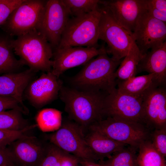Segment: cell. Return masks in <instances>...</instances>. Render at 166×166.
I'll use <instances>...</instances> for the list:
<instances>
[{
	"label": "cell",
	"mask_w": 166,
	"mask_h": 166,
	"mask_svg": "<svg viewBox=\"0 0 166 166\" xmlns=\"http://www.w3.org/2000/svg\"><path fill=\"white\" fill-rule=\"evenodd\" d=\"M121 61L109 57L105 50L85 64L71 78L72 87L81 91L109 93L116 88L115 73Z\"/></svg>",
	"instance_id": "obj_1"
},
{
	"label": "cell",
	"mask_w": 166,
	"mask_h": 166,
	"mask_svg": "<svg viewBox=\"0 0 166 166\" xmlns=\"http://www.w3.org/2000/svg\"><path fill=\"white\" fill-rule=\"evenodd\" d=\"M107 94L77 90L62 85L59 95L70 118L83 129L103 119V106Z\"/></svg>",
	"instance_id": "obj_2"
},
{
	"label": "cell",
	"mask_w": 166,
	"mask_h": 166,
	"mask_svg": "<svg viewBox=\"0 0 166 166\" xmlns=\"http://www.w3.org/2000/svg\"><path fill=\"white\" fill-rule=\"evenodd\" d=\"M12 45L14 54L30 69L36 73L51 71L53 49L38 30L17 37Z\"/></svg>",
	"instance_id": "obj_3"
},
{
	"label": "cell",
	"mask_w": 166,
	"mask_h": 166,
	"mask_svg": "<svg viewBox=\"0 0 166 166\" xmlns=\"http://www.w3.org/2000/svg\"><path fill=\"white\" fill-rule=\"evenodd\" d=\"M101 8L70 18L56 48L66 47H97Z\"/></svg>",
	"instance_id": "obj_4"
},
{
	"label": "cell",
	"mask_w": 166,
	"mask_h": 166,
	"mask_svg": "<svg viewBox=\"0 0 166 166\" xmlns=\"http://www.w3.org/2000/svg\"><path fill=\"white\" fill-rule=\"evenodd\" d=\"M89 128L134 149L148 140V132L143 123L111 117L97 121Z\"/></svg>",
	"instance_id": "obj_5"
},
{
	"label": "cell",
	"mask_w": 166,
	"mask_h": 166,
	"mask_svg": "<svg viewBox=\"0 0 166 166\" xmlns=\"http://www.w3.org/2000/svg\"><path fill=\"white\" fill-rule=\"evenodd\" d=\"M46 1L25 0L11 13L2 25L8 35L13 37L38 30Z\"/></svg>",
	"instance_id": "obj_6"
},
{
	"label": "cell",
	"mask_w": 166,
	"mask_h": 166,
	"mask_svg": "<svg viewBox=\"0 0 166 166\" xmlns=\"http://www.w3.org/2000/svg\"><path fill=\"white\" fill-rule=\"evenodd\" d=\"M101 6L99 40L106 43L108 54L116 60H121L134 41L132 35L116 21L106 7Z\"/></svg>",
	"instance_id": "obj_7"
},
{
	"label": "cell",
	"mask_w": 166,
	"mask_h": 166,
	"mask_svg": "<svg viewBox=\"0 0 166 166\" xmlns=\"http://www.w3.org/2000/svg\"><path fill=\"white\" fill-rule=\"evenodd\" d=\"M103 112L107 117L144 123L142 98L121 92L116 88L105 96Z\"/></svg>",
	"instance_id": "obj_8"
},
{
	"label": "cell",
	"mask_w": 166,
	"mask_h": 166,
	"mask_svg": "<svg viewBox=\"0 0 166 166\" xmlns=\"http://www.w3.org/2000/svg\"><path fill=\"white\" fill-rule=\"evenodd\" d=\"M83 129L75 122L66 121L50 137V142L64 152L80 160L97 159L85 140Z\"/></svg>",
	"instance_id": "obj_9"
},
{
	"label": "cell",
	"mask_w": 166,
	"mask_h": 166,
	"mask_svg": "<svg viewBox=\"0 0 166 166\" xmlns=\"http://www.w3.org/2000/svg\"><path fill=\"white\" fill-rule=\"evenodd\" d=\"M70 16L62 0L46 1L38 31L45 37L53 49L59 45Z\"/></svg>",
	"instance_id": "obj_10"
},
{
	"label": "cell",
	"mask_w": 166,
	"mask_h": 166,
	"mask_svg": "<svg viewBox=\"0 0 166 166\" xmlns=\"http://www.w3.org/2000/svg\"><path fill=\"white\" fill-rule=\"evenodd\" d=\"M132 36L143 56L166 41V23L152 17L145 9L137 21Z\"/></svg>",
	"instance_id": "obj_11"
},
{
	"label": "cell",
	"mask_w": 166,
	"mask_h": 166,
	"mask_svg": "<svg viewBox=\"0 0 166 166\" xmlns=\"http://www.w3.org/2000/svg\"><path fill=\"white\" fill-rule=\"evenodd\" d=\"M106 50L104 46L98 47H66L53 51L51 72L58 77L66 71L81 65Z\"/></svg>",
	"instance_id": "obj_12"
},
{
	"label": "cell",
	"mask_w": 166,
	"mask_h": 166,
	"mask_svg": "<svg viewBox=\"0 0 166 166\" xmlns=\"http://www.w3.org/2000/svg\"><path fill=\"white\" fill-rule=\"evenodd\" d=\"M62 85L51 71L44 73L29 84L25 89L26 98L34 107L41 108L56 98Z\"/></svg>",
	"instance_id": "obj_13"
},
{
	"label": "cell",
	"mask_w": 166,
	"mask_h": 166,
	"mask_svg": "<svg viewBox=\"0 0 166 166\" xmlns=\"http://www.w3.org/2000/svg\"><path fill=\"white\" fill-rule=\"evenodd\" d=\"M116 21L132 35L137 21L145 9L144 0H100Z\"/></svg>",
	"instance_id": "obj_14"
},
{
	"label": "cell",
	"mask_w": 166,
	"mask_h": 166,
	"mask_svg": "<svg viewBox=\"0 0 166 166\" xmlns=\"http://www.w3.org/2000/svg\"><path fill=\"white\" fill-rule=\"evenodd\" d=\"M144 111V123L156 129L166 128L165 87L156 86L142 97Z\"/></svg>",
	"instance_id": "obj_15"
},
{
	"label": "cell",
	"mask_w": 166,
	"mask_h": 166,
	"mask_svg": "<svg viewBox=\"0 0 166 166\" xmlns=\"http://www.w3.org/2000/svg\"><path fill=\"white\" fill-rule=\"evenodd\" d=\"M9 149L18 166H38L45 154L44 148L34 136L26 135L17 140Z\"/></svg>",
	"instance_id": "obj_16"
},
{
	"label": "cell",
	"mask_w": 166,
	"mask_h": 166,
	"mask_svg": "<svg viewBox=\"0 0 166 166\" xmlns=\"http://www.w3.org/2000/svg\"><path fill=\"white\" fill-rule=\"evenodd\" d=\"M35 73L29 69L21 72L8 73L0 76V96L14 98L28 111L24 103L23 95Z\"/></svg>",
	"instance_id": "obj_17"
},
{
	"label": "cell",
	"mask_w": 166,
	"mask_h": 166,
	"mask_svg": "<svg viewBox=\"0 0 166 166\" xmlns=\"http://www.w3.org/2000/svg\"><path fill=\"white\" fill-rule=\"evenodd\" d=\"M142 72L153 74L159 85L165 87L166 41L142 56L137 66V73Z\"/></svg>",
	"instance_id": "obj_18"
},
{
	"label": "cell",
	"mask_w": 166,
	"mask_h": 166,
	"mask_svg": "<svg viewBox=\"0 0 166 166\" xmlns=\"http://www.w3.org/2000/svg\"><path fill=\"white\" fill-rule=\"evenodd\" d=\"M85 138L97 159L109 157L111 155L124 148L125 145L93 130H91Z\"/></svg>",
	"instance_id": "obj_19"
},
{
	"label": "cell",
	"mask_w": 166,
	"mask_h": 166,
	"mask_svg": "<svg viewBox=\"0 0 166 166\" xmlns=\"http://www.w3.org/2000/svg\"><path fill=\"white\" fill-rule=\"evenodd\" d=\"M117 85L120 91L140 98L150 89L160 86L153 74L135 76L124 81H117Z\"/></svg>",
	"instance_id": "obj_20"
},
{
	"label": "cell",
	"mask_w": 166,
	"mask_h": 166,
	"mask_svg": "<svg viewBox=\"0 0 166 166\" xmlns=\"http://www.w3.org/2000/svg\"><path fill=\"white\" fill-rule=\"evenodd\" d=\"M13 37L0 36V74L18 72L25 65L14 55Z\"/></svg>",
	"instance_id": "obj_21"
},
{
	"label": "cell",
	"mask_w": 166,
	"mask_h": 166,
	"mask_svg": "<svg viewBox=\"0 0 166 166\" xmlns=\"http://www.w3.org/2000/svg\"><path fill=\"white\" fill-rule=\"evenodd\" d=\"M142 56L134 41L127 55L121 61L115 73V78L119 81L126 80L135 76L138 63Z\"/></svg>",
	"instance_id": "obj_22"
},
{
	"label": "cell",
	"mask_w": 166,
	"mask_h": 166,
	"mask_svg": "<svg viewBox=\"0 0 166 166\" xmlns=\"http://www.w3.org/2000/svg\"><path fill=\"white\" fill-rule=\"evenodd\" d=\"M137 157L138 166H166L164 157L148 140L139 146Z\"/></svg>",
	"instance_id": "obj_23"
},
{
	"label": "cell",
	"mask_w": 166,
	"mask_h": 166,
	"mask_svg": "<svg viewBox=\"0 0 166 166\" xmlns=\"http://www.w3.org/2000/svg\"><path fill=\"white\" fill-rule=\"evenodd\" d=\"M37 126L43 132L57 130L62 125V112L56 109L48 108L40 111L36 117Z\"/></svg>",
	"instance_id": "obj_24"
},
{
	"label": "cell",
	"mask_w": 166,
	"mask_h": 166,
	"mask_svg": "<svg viewBox=\"0 0 166 166\" xmlns=\"http://www.w3.org/2000/svg\"><path fill=\"white\" fill-rule=\"evenodd\" d=\"M22 114L17 109L0 112V129L18 131L29 126L27 121L23 117Z\"/></svg>",
	"instance_id": "obj_25"
},
{
	"label": "cell",
	"mask_w": 166,
	"mask_h": 166,
	"mask_svg": "<svg viewBox=\"0 0 166 166\" xmlns=\"http://www.w3.org/2000/svg\"><path fill=\"white\" fill-rule=\"evenodd\" d=\"M70 15L77 17L96 10L100 5L98 0H62Z\"/></svg>",
	"instance_id": "obj_26"
},
{
	"label": "cell",
	"mask_w": 166,
	"mask_h": 166,
	"mask_svg": "<svg viewBox=\"0 0 166 166\" xmlns=\"http://www.w3.org/2000/svg\"><path fill=\"white\" fill-rule=\"evenodd\" d=\"M134 149L124 147L113 154L102 164L105 166H138Z\"/></svg>",
	"instance_id": "obj_27"
},
{
	"label": "cell",
	"mask_w": 166,
	"mask_h": 166,
	"mask_svg": "<svg viewBox=\"0 0 166 166\" xmlns=\"http://www.w3.org/2000/svg\"><path fill=\"white\" fill-rule=\"evenodd\" d=\"M145 9L152 17L166 23V0H144Z\"/></svg>",
	"instance_id": "obj_28"
},
{
	"label": "cell",
	"mask_w": 166,
	"mask_h": 166,
	"mask_svg": "<svg viewBox=\"0 0 166 166\" xmlns=\"http://www.w3.org/2000/svg\"><path fill=\"white\" fill-rule=\"evenodd\" d=\"M67 153L53 145L49 147L42 160L38 166H61Z\"/></svg>",
	"instance_id": "obj_29"
},
{
	"label": "cell",
	"mask_w": 166,
	"mask_h": 166,
	"mask_svg": "<svg viewBox=\"0 0 166 166\" xmlns=\"http://www.w3.org/2000/svg\"><path fill=\"white\" fill-rule=\"evenodd\" d=\"M37 126V124L29 125L18 131H9L0 129V147L6 148L13 142L26 135L28 131Z\"/></svg>",
	"instance_id": "obj_30"
},
{
	"label": "cell",
	"mask_w": 166,
	"mask_h": 166,
	"mask_svg": "<svg viewBox=\"0 0 166 166\" xmlns=\"http://www.w3.org/2000/svg\"><path fill=\"white\" fill-rule=\"evenodd\" d=\"M25 0H0V25L7 20L12 11Z\"/></svg>",
	"instance_id": "obj_31"
},
{
	"label": "cell",
	"mask_w": 166,
	"mask_h": 166,
	"mask_svg": "<svg viewBox=\"0 0 166 166\" xmlns=\"http://www.w3.org/2000/svg\"><path fill=\"white\" fill-rule=\"evenodd\" d=\"M152 144L164 157L166 156V128L156 129L152 135Z\"/></svg>",
	"instance_id": "obj_32"
},
{
	"label": "cell",
	"mask_w": 166,
	"mask_h": 166,
	"mask_svg": "<svg viewBox=\"0 0 166 166\" xmlns=\"http://www.w3.org/2000/svg\"><path fill=\"white\" fill-rule=\"evenodd\" d=\"M12 109L19 110L23 114H28L29 113V111L25 109L14 98L10 97L0 96V112Z\"/></svg>",
	"instance_id": "obj_33"
},
{
	"label": "cell",
	"mask_w": 166,
	"mask_h": 166,
	"mask_svg": "<svg viewBox=\"0 0 166 166\" xmlns=\"http://www.w3.org/2000/svg\"><path fill=\"white\" fill-rule=\"evenodd\" d=\"M0 166H18L7 148L0 147Z\"/></svg>",
	"instance_id": "obj_34"
},
{
	"label": "cell",
	"mask_w": 166,
	"mask_h": 166,
	"mask_svg": "<svg viewBox=\"0 0 166 166\" xmlns=\"http://www.w3.org/2000/svg\"><path fill=\"white\" fill-rule=\"evenodd\" d=\"M80 159L67 154L64 157L61 166H78Z\"/></svg>",
	"instance_id": "obj_35"
},
{
	"label": "cell",
	"mask_w": 166,
	"mask_h": 166,
	"mask_svg": "<svg viewBox=\"0 0 166 166\" xmlns=\"http://www.w3.org/2000/svg\"><path fill=\"white\" fill-rule=\"evenodd\" d=\"M79 163L81 166H97L98 164L92 160H80Z\"/></svg>",
	"instance_id": "obj_36"
},
{
	"label": "cell",
	"mask_w": 166,
	"mask_h": 166,
	"mask_svg": "<svg viewBox=\"0 0 166 166\" xmlns=\"http://www.w3.org/2000/svg\"><path fill=\"white\" fill-rule=\"evenodd\" d=\"M97 166H105L104 165H103L102 164H98Z\"/></svg>",
	"instance_id": "obj_37"
}]
</instances>
